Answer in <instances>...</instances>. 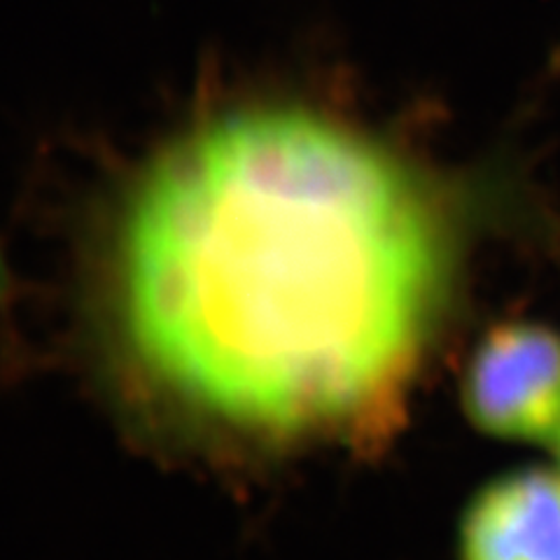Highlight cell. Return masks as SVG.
Listing matches in <instances>:
<instances>
[{"mask_svg": "<svg viewBox=\"0 0 560 560\" xmlns=\"http://www.w3.org/2000/svg\"><path fill=\"white\" fill-rule=\"evenodd\" d=\"M453 283L448 226L374 140L224 115L140 175L113 248L121 350L154 393L265 440L385 430Z\"/></svg>", "mask_w": 560, "mask_h": 560, "instance_id": "6da1fadb", "label": "cell"}, {"mask_svg": "<svg viewBox=\"0 0 560 560\" xmlns=\"http://www.w3.org/2000/svg\"><path fill=\"white\" fill-rule=\"evenodd\" d=\"M460 399L479 432L551 448L560 436V331L533 320L488 329L467 360Z\"/></svg>", "mask_w": 560, "mask_h": 560, "instance_id": "7a4b0ae2", "label": "cell"}, {"mask_svg": "<svg viewBox=\"0 0 560 560\" xmlns=\"http://www.w3.org/2000/svg\"><path fill=\"white\" fill-rule=\"evenodd\" d=\"M458 558L560 560V469H512L481 486L460 518Z\"/></svg>", "mask_w": 560, "mask_h": 560, "instance_id": "3957f363", "label": "cell"}, {"mask_svg": "<svg viewBox=\"0 0 560 560\" xmlns=\"http://www.w3.org/2000/svg\"><path fill=\"white\" fill-rule=\"evenodd\" d=\"M551 448H553V453H556V458H558V469H560V436H558V442H556Z\"/></svg>", "mask_w": 560, "mask_h": 560, "instance_id": "277c9868", "label": "cell"}]
</instances>
